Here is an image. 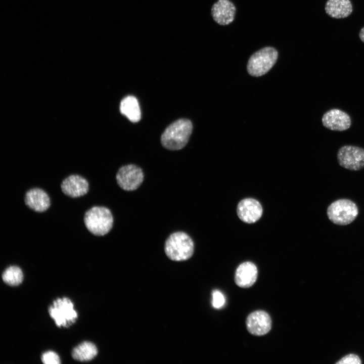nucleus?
Returning a JSON list of instances; mask_svg holds the SVG:
<instances>
[{
  "label": "nucleus",
  "instance_id": "5",
  "mask_svg": "<svg viewBox=\"0 0 364 364\" xmlns=\"http://www.w3.org/2000/svg\"><path fill=\"white\" fill-rule=\"evenodd\" d=\"M278 57L274 48H263L253 54L248 60L247 69L250 75L258 77L266 74L274 66Z\"/></svg>",
  "mask_w": 364,
  "mask_h": 364
},
{
  "label": "nucleus",
  "instance_id": "6",
  "mask_svg": "<svg viewBox=\"0 0 364 364\" xmlns=\"http://www.w3.org/2000/svg\"><path fill=\"white\" fill-rule=\"evenodd\" d=\"M50 316L59 327H69L75 322L77 313L74 309L72 302L68 298H58L50 307Z\"/></svg>",
  "mask_w": 364,
  "mask_h": 364
},
{
  "label": "nucleus",
  "instance_id": "10",
  "mask_svg": "<svg viewBox=\"0 0 364 364\" xmlns=\"http://www.w3.org/2000/svg\"><path fill=\"white\" fill-rule=\"evenodd\" d=\"M24 201L28 208L38 213L46 212L51 205L49 194L45 190L38 187L28 189L25 193Z\"/></svg>",
  "mask_w": 364,
  "mask_h": 364
},
{
  "label": "nucleus",
  "instance_id": "16",
  "mask_svg": "<svg viewBox=\"0 0 364 364\" xmlns=\"http://www.w3.org/2000/svg\"><path fill=\"white\" fill-rule=\"evenodd\" d=\"M325 10L328 15L336 19L346 18L353 11L350 0H328Z\"/></svg>",
  "mask_w": 364,
  "mask_h": 364
},
{
  "label": "nucleus",
  "instance_id": "17",
  "mask_svg": "<svg viewBox=\"0 0 364 364\" xmlns=\"http://www.w3.org/2000/svg\"><path fill=\"white\" fill-rule=\"evenodd\" d=\"M121 113L132 122H136L141 118V111L137 99L132 96L124 98L120 104Z\"/></svg>",
  "mask_w": 364,
  "mask_h": 364
},
{
  "label": "nucleus",
  "instance_id": "12",
  "mask_svg": "<svg viewBox=\"0 0 364 364\" xmlns=\"http://www.w3.org/2000/svg\"><path fill=\"white\" fill-rule=\"evenodd\" d=\"M323 125L334 131H342L349 129L351 124L350 116L339 109H332L325 112L322 118Z\"/></svg>",
  "mask_w": 364,
  "mask_h": 364
},
{
  "label": "nucleus",
  "instance_id": "11",
  "mask_svg": "<svg viewBox=\"0 0 364 364\" xmlns=\"http://www.w3.org/2000/svg\"><path fill=\"white\" fill-rule=\"evenodd\" d=\"M248 331L255 336H263L271 328V320L266 311L258 310L250 313L246 321Z\"/></svg>",
  "mask_w": 364,
  "mask_h": 364
},
{
  "label": "nucleus",
  "instance_id": "9",
  "mask_svg": "<svg viewBox=\"0 0 364 364\" xmlns=\"http://www.w3.org/2000/svg\"><path fill=\"white\" fill-rule=\"evenodd\" d=\"M61 189L66 196L71 198H77L87 194L89 190V183L83 176L71 174L65 177L61 183Z\"/></svg>",
  "mask_w": 364,
  "mask_h": 364
},
{
  "label": "nucleus",
  "instance_id": "18",
  "mask_svg": "<svg viewBox=\"0 0 364 364\" xmlns=\"http://www.w3.org/2000/svg\"><path fill=\"white\" fill-rule=\"evenodd\" d=\"M98 354V349L92 342L84 341L75 347L72 352V357L80 361L93 359Z\"/></svg>",
  "mask_w": 364,
  "mask_h": 364
},
{
  "label": "nucleus",
  "instance_id": "13",
  "mask_svg": "<svg viewBox=\"0 0 364 364\" xmlns=\"http://www.w3.org/2000/svg\"><path fill=\"white\" fill-rule=\"evenodd\" d=\"M237 212L238 217L242 221L252 223L260 218L262 214V208L256 200L246 198L239 202Z\"/></svg>",
  "mask_w": 364,
  "mask_h": 364
},
{
  "label": "nucleus",
  "instance_id": "7",
  "mask_svg": "<svg viewBox=\"0 0 364 364\" xmlns=\"http://www.w3.org/2000/svg\"><path fill=\"white\" fill-rule=\"evenodd\" d=\"M337 160L342 167L351 171L364 168V149L353 145L341 147L337 154Z\"/></svg>",
  "mask_w": 364,
  "mask_h": 364
},
{
  "label": "nucleus",
  "instance_id": "23",
  "mask_svg": "<svg viewBox=\"0 0 364 364\" xmlns=\"http://www.w3.org/2000/svg\"><path fill=\"white\" fill-rule=\"evenodd\" d=\"M359 37L360 40L364 42V27L360 29L359 33Z\"/></svg>",
  "mask_w": 364,
  "mask_h": 364
},
{
  "label": "nucleus",
  "instance_id": "3",
  "mask_svg": "<svg viewBox=\"0 0 364 364\" xmlns=\"http://www.w3.org/2000/svg\"><path fill=\"white\" fill-rule=\"evenodd\" d=\"M164 251L171 260L185 261L190 258L194 253V242L186 233L176 232L167 238L165 243Z\"/></svg>",
  "mask_w": 364,
  "mask_h": 364
},
{
  "label": "nucleus",
  "instance_id": "14",
  "mask_svg": "<svg viewBox=\"0 0 364 364\" xmlns=\"http://www.w3.org/2000/svg\"><path fill=\"white\" fill-rule=\"evenodd\" d=\"M236 11L234 4L230 0H218L212 6L211 13L217 23L226 25L234 21Z\"/></svg>",
  "mask_w": 364,
  "mask_h": 364
},
{
  "label": "nucleus",
  "instance_id": "21",
  "mask_svg": "<svg viewBox=\"0 0 364 364\" xmlns=\"http://www.w3.org/2000/svg\"><path fill=\"white\" fill-rule=\"evenodd\" d=\"M225 302V297L220 291L215 290L212 292V304L214 308H220L224 305Z\"/></svg>",
  "mask_w": 364,
  "mask_h": 364
},
{
  "label": "nucleus",
  "instance_id": "15",
  "mask_svg": "<svg viewBox=\"0 0 364 364\" xmlns=\"http://www.w3.org/2000/svg\"><path fill=\"white\" fill-rule=\"evenodd\" d=\"M258 270L253 262L246 261L240 264L237 268L235 274L236 285L243 288L251 287L256 281Z\"/></svg>",
  "mask_w": 364,
  "mask_h": 364
},
{
  "label": "nucleus",
  "instance_id": "20",
  "mask_svg": "<svg viewBox=\"0 0 364 364\" xmlns=\"http://www.w3.org/2000/svg\"><path fill=\"white\" fill-rule=\"evenodd\" d=\"M41 360L45 364H59L61 363L59 355L54 351H48L43 353Z\"/></svg>",
  "mask_w": 364,
  "mask_h": 364
},
{
  "label": "nucleus",
  "instance_id": "19",
  "mask_svg": "<svg viewBox=\"0 0 364 364\" xmlns=\"http://www.w3.org/2000/svg\"><path fill=\"white\" fill-rule=\"evenodd\" d=\"M2 279L4 282L10 286H18L23 279V275L21 268L15 265L8 267L3 272Z\"/></svg>",
  "mask_w": 364,
  "mask_h": 364
},
{
  "label": "nucleus",
  "instance_id": "1",
  "mask_svg": "<svg viewBox=\"0 0 364 364\" xmlns=\"http://www.w3.org/2000/svg\"><path fill=\"white\" fill-rule=\"evenodd\" d=\"M83 221L90 233L96 236L102 237L108 234L112 229L114 218L108 207L95 205L86 211Z\"/></svg>",
  "mask_w": 364,
  "mask_h": 364
},
{
  "label": "nucleus",
  "instance_id": "8",
  "mask_svg": "<svg viewBox=\"0 0 364 364\" xmlns=\"http://www.w3.org/2000/svg\"><path fill=\"white\" fill-rule=\"evenodd\" d=\"M115 178L122 189L131 191L137 189L143 183L144 174L142 169L134 164L121 166L117 171Z\"/></svg>",
  "mask_w": 364,
  "mask_h": 364
},
{
  "label": "nucleus",
  "instance_id": "4",
  "mask_svg": "<svg viewBox=\"0 0 364 364\" xmlns=\"http://www.w3.org/2000/svg\"><path fill=\"white\" fill-rule=\"evenodd\" d=\"M327 214L329 220L334 224L346 225L356 219L358 209L353 201L348 199H340L329 205Z\"/></svg>",
  "mask_w": 364,
  "mask_h": 364
},
{
  "label": "nucleus",
  "instance_id": "22",
  "mask_svg": "<svg viewBox=\"0 0 364 364\" xmlns=\"http://www.w3.org/2000/svg\"><path fill=\"white\" fill-rule=\"evenodd\" d=\"M337 364H360L361 363L360 358L356 354H349L343 357L338 361Z\"/></svg>",
  "mask_w": 364,
  "mask_h": 364
},
{
  "label": "nucleus",
  "instance_id": "2",
  "mask_svg": "<svg viewBox=\"0 0 364 364\" xmlns=\"http://www.w3.org/2000/svg\"><path fill=\"white\" fill-rule=\"evenodd\" d=\"M193 130L192 122L186 118L178 119L168 125L161 136V143L165 148L178 150L188 143Z\"/></svg>",
  "mask_w": 364,
  "mask_h": 364
}]
</instances>
